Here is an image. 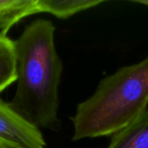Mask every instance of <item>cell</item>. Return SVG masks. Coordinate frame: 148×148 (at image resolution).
<instances>
[{
  "mask_svg": "<svg viewBox=\"0 0 148 148\" xmlns=\"http://www.w3.org/2000/svg\"><path fill=\"white\" fill-rule=\"evenodd\" d=\"M56 28L39 18L14 41L17 86L10 106L37 128L58 132L62 62L55 46Z\"/></svg>",
  "mask_w": 148,
  "mask_h": 148,
  "instance_id": "1",
  "label": "cell"
},
{
  "mask_svg": "<svg viewBox=\"0 0 148 148\" xmlns=\"http://www.w3.org/2000/svg\"><path fill=\"white\" fill-rule=\"evenodd\" d=\"M148 107V56L105 76L71 118L73 140L112 136L134 122Z\"/></svg>",
  "mask_w": 148,
  "mask_h": 148,
  "instance_id": "2",
  "label": "cell"
},
{
  "mask_svg": "<svg viewBox=\"0 0 148 148\" xmlns=\"http://www.w3.org/2000/svg\"><path fill=\"white\" fill-rule=\"evenodd\" d=\"M45 145L41 130L0 97V148H44Z\"/></svg>",
  "mask_w": 148,
  "mask_h": 148,
  "instance_id": "3",
  "label": "cell"
},
{
  "mask_svg": "<svg viewBox=\"0 0 148 148\" xmlns=\"http://www.w3.org/2000/svg\"><path fill=\"white\" fill-rule=\"evenodd\" d=\"M107 148H148V109L134 122L112 135Z\"/></svg>",
  "mask_w": 148,
  "mask_h": 148,
  "instance_id": "4",
  "label": "cell"
},
{
  "mask_svg": "<svg viewBox=\"0 0 148 148\" xmlns=\"http://www.w3.org/2000/svg\"><path fill=\"white\" fill-rule=\"evenodd\" d=\"M36 13L37 0H0V34L6 35L20 20Z\"/></svg>",
  "mask_w": 148,
  "mask_h": 148,
  "instance_id": "5",
  "label": "cell"
},
{
  "mask_svg": "<svg viewBox=\"0 0 148 148\" xmlns=\"http://www.w3.org/2000/svg\"><path fill=\"white\" fill-rule=\"evenodd\" d=\"M103 3L105 0H37V6L39 12H47L66 19Z\"/></svg>",
  "mask_w": 148,
  "mask_h": 148,
  "instance_id": "6",
  "label": "cell"
},
{
  "mask_svg": "<svg viewBox=\"0 0 148 148\" xmlns=\"http://www.w3.org/2000/svg\"><path fill=\"white\" fill-rule=\"evenodd\" d=\"M15 42L0 34V93L16 82Z\"/></svg>",
  "mask_w": 148,
  "mask_h": 148,
  "instance_id": "7",
  "label": "cell"
},
{
  "mask_svg": "<svg viewBox=\"0 0 148 148\" xmlns=\"http://www.w3.org/2000/svg\"><path fill=\"white\" fill-rule=\"evenodd\" d=\"M134 3H140V4H143V5H146L148 7V0H135V1H133Z\"/></svg>",
  "mask_w": 148,
  "mask_h": 148,
  "instance_id": "8",
  "label": "cell"
}]
</instances>
